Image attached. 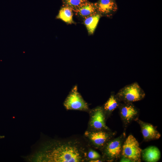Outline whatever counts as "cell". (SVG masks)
<instances>
[{
  "instance_id": "cell-8",
  "label": "cell",
  "mask_w": 162,
  "mask_h": 162,
  "mask_svg": "<svg viewBox=\"0 0 162 162\" xmlns=\"http://www.w3.org/2000/svg\"><path fill=\"white\" fill-rule=\"evenodd\" d=\"M106 118L102 106H98L92 110L89 123L92 130H111L106 125Z\"/></svg>"
},
{
  "instance_id": "cell-3",
  "label": "cell",
  "mask_w": 162,
  "mask_h": 162,
  "mask_svg": "<svg viewBox=\"0 0 162 162\" xmlns=\"http://www.w3.org/2000/svg\"><path fill=\"white\" fill-rule=\"evenodd\" d=\"M116 95L121 102L133 103L143 100L146 94L138 83L135 82L120 89Z\"/></svg>"
},
{
  "instance_id": "cell-12",
  "label": "cell",
  "mask_w": 162,
  "mask_h": 162,
  "mask_svg": "<svg viewBox=\"0 0 162 162\" xmlns=\"http://www.w3.org/2000/svg\"><path fill=\"white\" fill-rule=\"evenodd\" d=\"M120 102L115 93L113 92H112L109 98L102 106L106 118L110 116L115 109L118 108Z\"/></svg>"
},
{
  "instance_id": "cell-14",
  "label": "cell",
  "mask_w": 162,
  "mask_h": 162,
  "mask_svg": "<svg viewBox=\"0 0 162 162\" xmlns=\"http://www.w3.org/2000/svg\"><path fill=\"white\" fill-rule=\"evenodd\" d=\"M100 18V15L95 14L85 18L84 23L89 34L94 32Z\"/></svg>"
},
{
  "instance_id": "cell-2",
  "label": "cell",
  "mask_w": 162,
  "mask_h": 162,
  "mask_svg": "<svg viewBox=\"0 0 162 162\" xmlns=\"http://www.w3.org/2000/svg\"><path fill=\"white\" fill-rule=\"evenodd\" d=\"M126 138V131H124L118 137L109 140L100 150L102 158L104 161H118L121 156L122 146Z\"/></svg>"
},
{
  "instance_id": "cell-13",
  "label": "cell",
  "mask_w": 162,
  "mask_h": 162,
  "mask_svg": "<svg viewBox=\"0 0 162 162\" xmlns=\"http://www.w3.org/2000/svg\"><path fill=\"white\" fill-rule=\"evenodd\" d=\"M95 4L97 10L103 14H108L117 9V6L114 0H99Z\"/></svg>"
},
{
  "instance_id": "cell-15",
  "label": "cell",
  "mask_w": 162,
  "mask_h": 162,
  "mask_svg": "<svg viewBox=\"0 0 162 162\" xmlns=\"http://www.w3.org/2000/svg\"><path fill=\"white\" fill-rule=\"evenodd\" d=\"M73 11L70 8L64 6L59 10L57 18L68 24L73 23Z\"/></svg>"
},
{
  "instance_id": "cell-18",
  "label": "cell",
  "mask_w": 162,
  "mask_h": 162,
  "mask_svg": "<svg viewBox=\"0 0 162 162\" xmlns=\"http://www.w3.org/2000/svg\"><path fill=\"white\" fill-rule=\"evenodd\" d=\"M104 161V160L103 159H97L90 160L89 161L90 162H101Z\"/></svg>"
},
{
  "instance_id": "cell-10",
  "label": "cell",
  "mask_w": 162,
  "mask_h": 162,
  "mask_svg": "<svg viewBox=\"0 0 162 162\" xmlns=\"http://www.w3.org/2000/svg\"><path fill=\"white\" fill-rule=\"evenodd\" d=\"M160 152L159 148L154 146H150L142 150L141 159L146 162H157L160 159Z\"/></svg>"
},
{
  "instance_id": "cell-7",
  "label": "cell",
  "mask_w": 162,
  "mask_h": 162,
  "mask_svg": "<svg viewBox=\"0 0 162 162\" xmlns=\"http://www.w3.org/2000/svg\"><path fill=\"white\" fill-rule=\"evenodd\" d=\"M64 106L67 110H86L88 109V105L78 91L75 86L67 97Z\"/></svg>"
},
{
  "instance_id": "cell-1",
  "label": "cell",
  "mask_w": 162,
  "mask_h": 162,
  "mask_svg": "<svg viewBox=\"0 0 162 162\" xmlns=\"http://www.w3.org/2000/svg\"><path fill=\"white\" fill-rule=\"evenodd\" d=\"M28 159L33 161L81 162L84 161L87 153L79 142L73 140H54L46 143Z\"/></svg>"
},
{
  "instance_id": "cell-17",
  "label": "cell",
  "mask_w": 162,
  "mask_h": 162,
  "mask_svg": "<svg viewBox=\"0 0 162 162\" xmlns=\"http://www.w3.org/2000/svg\"><path fill=\"white\" fill-rule=\"evenodd\" d=\"M88 158L90 160L102 159V157L98 152L93 150H90L88 152L87 155Z\"/></svg>"
},
{
  "instance_id": "cell-19",
  "label": "cell",
  "mask_w": 162,
  "mask_h": 162,
  "mask_svg": "<svg viewBox=\"0 0 162 162\" xmlns=\"http://www.w3.org/2000/svg\"><path fill=\"white\" fill-rule=\"evenodd\" d=\"M4 136H0V139L4 138Z\"/></svg>"
},
{
  "instance_id": "cell-4",
  "label": "cell",
  "mask_w": 162,
  "mask_h": 162,
  "mask_svg": "<svg viewBox=\"0 0 162 162\" xmlns=\"http://www.w3.org/2000/svg\"><path fill=\"white\" fill-rule=\"evenodd\" d=\"M142 150L137 140L132 135L130 134L124 142L121 157L129 159L131 162H140Z\"/></svg>"
},
{
  "instance_id": "cell-16",
  "label": "cell",
  "mask_w": 162,
  "mask_h": 162,
  "mask_svg": "<svg viewBox=\"0 0 162 162\" xmlns=\"http://www.w3.org/2000/svg\"><path fill=\"white\" fill-rule=\"evenodd\" d=\"M62 1L64 6L69 7L74 11L87 0H62Z\"/></svg>"
},
{
  "instance_id": "cell-6",
  "label": "cell",
  "mask_w": 162,
  "mask_h": 162,
  "mask_svg": "<svg viewBox=\"0 0 162 162\" xmlns=\"http://www.w3.org/2000/svg\"><path fill=\"white\" fill-rule=\"evenodd\" d=\"M116 131L111 130H92L86 132L91 144L95 148L101 150L105 145L116 136Z\"/></svg>"
},
{
  "instance_id": "cell-5",
  "label": "cell",
  "mask_w": 162,
  "mask_h": 162,
  "mask_svg": "<svg viewBox=\"0 0 162 162\" xmlns=\"http://www.w3.org/2000/svg\"><path fill=\"white\" fill-rule=\"evenodd\" d=\"M119 114L122 121L124 131L133 121L139 118V109L133 103L120 102L118 107Z\"/></svg>"
},
{
  "instance_id": "cell-9",
  "label": "cell",
  "mask_w": 162,
  "mask_h": 162,
  "mask_svg": "<svg viewBox=\"0 0 162 162\" xmlns=\"http://www.w3.org/2000/svg\"><path fill=\"white\" fill-rule=\"evenodd\" d=\"M140 125L143 140L146 142L157 140L161 136V134L156 128L151 124L138 119L136 121Z\"/></svg>"
},
{
  "instance_id": "cell-11",
  "label": "cell",
  "mask_w": 162,
  "mask_h": 162,
  "mask_svg": "<svg viewBox=\"0 0 162 162\" xmlns=\"http://www.w3.org/2000/svg\"><path fill=\"white\" fill-rule=\"evenodd\" d=\"M96 10L95 3L87 1L74 11L77 15L85 18L96 14Z\"/></svg>"
}]
</instances>
